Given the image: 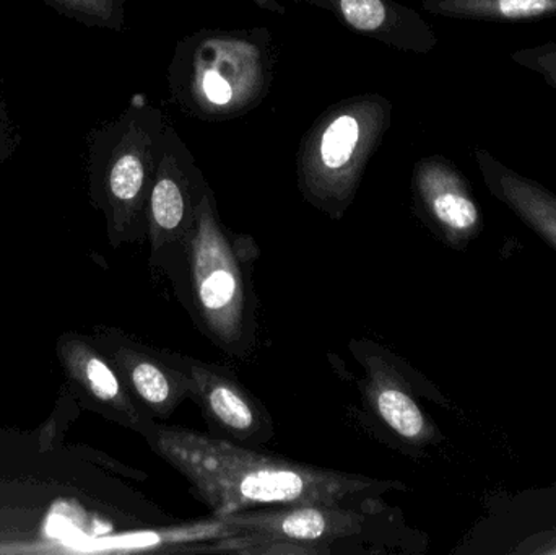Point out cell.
<instances>
[{
    "label": "cell",
    "instance_id": "1",
    "mask_svg": "<svg viewBox=\"0 0 556 555\" xmlns=\"http://www.w3.org/2000/svg\"><path fill=\"white\" fill-rule=\"evenodd\" d=\"M143 439L181 472L215 517L298 505H382L399 482L313 468L230 440L152 420Z\"/></svg>",
    "mask_w": 556,
    "mask_h": 555
},
{
    "label": "cell",
    "instance_id": "2",
    "mask_svg": "<svg viewBox=\"0 0 556 555\" xmlns=\"http://www.w3.org/2000/svg\"><path fill=\"white\" fill-rule=\"evenodd\" d=\"M181 244L199 328L225 354L248 361L256 349V241L227 230L212 202L202 199L195 207L194 225Z\"/></svg>",
    "mask_w": 556,
    "mask_h": 555
},
{
    "label": "cell",
    "instance_id": "3",
    "mask_svg": "<svg viewBox=\"0 0 556 555\" xmlns=\"http://www.w3.org/2000/svg\"><path fill=\"white\" fill-rule=\"evenodd\" d=\"M114 149L94 140L91 146L90 195L106 215L111 247L136 243L147 234L143 204L149 201V172L137 140L121 134Z\"/></svg>",
    "mask_w": 556,
    "mask_h": 555
},
{
    "label": "cell",
    "instance_id": "4",
    "mask_svg": "<svg viewBox=\"0 0 556 555\" xmlns=\"http://www.w3.org/2000/svg\"><path fill=\"white\" fill-rule=\"evenodd\" d=\"M382 505H298L260 508L217 517L233 534H254L281 543L307 547L314 554L329 553V544L359 537L369 518Z\"/></svg>",
    "mask_w": 556,
    "mask_h": 555
},
{
    "label": "cell",
    "instance_id": "5",
    "mask_svg": "<svg viewBox=\"0 0 556 555\" xmlns=\"http://www.w3.org/2000/svg\"><path fill=\"white\" fill-rule=\"evenodd\" d=\"M91 338L113 362L127 390L150 419H168L182 401L194 396L186 358L166 357L106 326L94 328Z\"/></svg>",
    "mask_w": 556,
    "mask_h": 555
},
{
    "label": "cell",
    "instance_id": "6",
    "mask_svg": "<svg viewBox=\"0 0 556 555\" xmlns=\"http://www.w3.org/2000/svg\"><path fill=\"white\" fill-rule=\"evenodd\" d=\"M55 354L67 388L77 401L142 436L153 419L140 409L119 371L91 336L64 332L55 342Z\"/></svg>",
    "mask_w": 556,
    "mask_h": 555
},
{
    "label": "cell",
    "instance_id": "7",
    "mask_svg": "<svg viewBox=\"0 0 556 555\" xmlns=\"http://www.w3.org/2000/svg\"><path fill=\"white\" fill-rule=\"evenodd\" d=\"M194 383L192 400L212 429L243 446L263 445L274 436L273 420L263 404L231 375L212 365L186 358Z\"/></svg>",
    "mask_w": 556,
    "mask_h": 555
},
{
    "label": "cell",
    "instance_id": "8",
    "mask_svg": "<svg viewBox=\"0 0 556 555\" xmlns=\"http://www.w3.org/2000/svg\"><path fill=\"white\" fill-rule=\"evenodd\" d=\"M353 352L358 354L365 368L363 390L379 420L408 445L424 446L433 442V426L391 355L368 342H358V349Z\"/></svg>",
    "mask_w": 556,
    "mask_h": 555
},
{
    "label": "cell",
    "instance_id": "9",
    "mask_svg": "<svg viewBox=\"0 0 556 555\" xmlns=\"http://www.w3.org/2000/svg\"><path fill=\"white\" fill-rule=\"evenodd\" d=\"M418 194L434 227L450 243L460 244L482 228V211L469 182L444 160H431L418 172Z\"/></svg>",
    "mask_w": 556,
    "mask_h": 555
},
{
    "label": "cell",
    "instance_id": "10",
    "mask_svg": "<svg viewBox=\"0 0 556 555\" xmlns=\"http://www.w3.org/2000/svg\"><path fill=\"white\" fill-rule=\"evenodd\" d=\"M473 159L493 198L506 205L542 240L556 250V195L535 179L500 162L489 150H473Z\"/></svg>",
    "mask_w": 556,
    "mask_h": 555
},
{
    "label": "cell",
    "instance_id": "11",
    "mask_svg": "<svg viewBox=\"0 0 556 555\" xmlns=\"http://www.w3.org/2000/svg\"><path fill=\"white\" fill-rule=\"evenodd\" d=\"M433 12L477 22L522 23L556 16V0H430Z\"/></svg>",
    "mask_w": 556,
    "mask_h": 555
},
{
    "label": "cell",
    "instance_id": "12",
    "mask_svg": "<svg viewBox=\"0 0 556 555\" xmlns=\"http://www.w3.org/2000/svg\"><path fill=\"white\" fill-rule=\"evenodd\" d=\"M359 129L355 117L340 116L327 127L320 142V160L329 169L343 168L352 159Z\"/></svg>",
    "mask_w": 556,
    "mask_h": 555
},
{
    "label": "cell",
    "instance_id": "13",
    "mask_svg": "<svg viewBox=\"0 0 556 555\" xmlns=\"http://www.w3.org/2000/svg\"><path fill=\"white\" fill-rule=\"evenodd\" d=\"M45 3L85 25H110L117 9V0H45Z\"/></svg>",
    "mask_w": 556,
    "mask_h": 555
},
{
    "label": "cell",
    "instance_id": "14",
    "mask_svg": "<svg viewBox=\"0 0 556 555\" xmlns=\"http://www.w3.org/2000/svg\"><path fill=\"white\" fill-rule=\"evenodd\" d=\"M513 61L541 75L556 90V41L542 42L513 52Z\"/></svg>",
    "mask_w": 556,
    "mask_h": 555
},
{
    "label": "cell",
    "instance_id": "15",
    "mask_svg": "<svg viewBox=\"0 0 556 555\" xmlns=\"http://www.w3.org/2000/svg\"><path fill=\"white\" fill-rule=\"evenodd\" d=\"M340 9L346 22L362 31H375L386 20L381 0H340Z\"/></svg>",
    "mask_w": 556,
    "mask_h": 555
},
{
    "label": "cell",
    "instance_id": "16",
    "mask_svg": "<svg viewBox=\"0 0 556 555\" xmlns=\"http://www.w3.org/2000/svg\"><path fill=\"white\" fill-rule=\"evenodd\" d=\"M67 391V400L61 398L55 404L54 413L52 416L42 424L41 429H39V439H41L42 449H48V446H54L55 443L61 442L64 433L67 432L68 424L71 420L77 416V398L74 396L68 388H65Z\"/></svg>",
    "mask_w": 556,
    "mask_h": 555
},
{
    "label": "cell",
    "instance_id": "17",
    "mask_svg": "<svg viewBox=\"0 0 556 555\" xmlns=\"http://www.w3.org/2000/svg\"><path fill=\"white\" fill-rule=\"evenodd\" d=\"M16 146H18V139H16L15 126L0 91V163L12 159Z\"/></svg>",
    "mask_w": 556,
    "mask_h": 555
},
{
    "label": "cell",
    "instance_id": "18",
    "mask_svg": "<svg viewBox=\"0 0 556 555\" xmlns=\"http://www.w3.org/2000/svg\"><path fill=\"white\" fill-rule=\"evenodd\" d=\"M204 91L215 104H227L231 100V87L217 72L211 71L204 77Z\"/></svg>",
    "mask_w": 556,
    "mask_h": 555
}]
</instances>
